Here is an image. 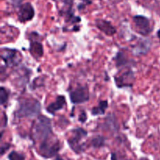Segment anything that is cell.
Wrapping results in <instances>:
<instances>
[{
	"label": "cell",
	"mask_w": 160,
	"mask_h": 160,
	"mask_svg": "<svg viewBox=\"0 0 160 160\" xmlns=\"http://www.w3.org/2000/svg\"><path fill=\"white\" fill-rule=\"evenodd\" d=\"M52 136L51 120L45 116H39L34 127V138L35 140L43 141L50 138Z\"/></svg>",
	"instance_id": "1"
},
{
	"label": "cell",
	"mask_w": 160,
	"mask_h": 160,
	"mask_svg": "<svg viewBox=\"0 0 160 160\" xmlns=\"http://www.w3.org/2000/svg\"><path fill=\"white\" fill-rule=\"evenodd\" d=\"M41 112V104L38 100L34 98L21 99L20 101V107L16 112L17 118L23 117H34L38 115Z\"/></svg>",
	"instance_id": "2"
},
{
	"label": "cell",
	"mask_w": 160,
	"mask_h": 160,
	"mask_svg": "<svg viewBox=\"0 0 160 160\" xmlns=\"http://www.w3.org/2000/svg\"><path fill=\"white\" fill-rule=\"evenodd\" d=\"M52 138L40 142L39 145L38 153L45 159L54 157L61 148V144L57 138L52 139Z\"/></svg>",
	"instance_id": "3"
},
{
	"label": "cell",
	"mask_w": 160,
	"mask_h": 160,
	"mask_svg": "<svg viewBox=\"0 0 160 160\" xmlns=\"http://www.w3.org/2000/svg\"><path fill=\"white\" fill-rule=\"evenodd\" d=\"M71 133V136L67 139V142L71 149L77 154H80L84 150V144L82 141L87 137L88 132L82 128H78L72 130Z\"/></svg>",
	"instance_id": "4"
},
{
	"label": "cell",
	"mask_w": 160,
	"mask_h": 160,
	"mask_svg": "<svg viewBox=\"0 0 160 160\" xmlns=\"http://www.w3.org/2000/svg\"><path fill=\"white\" fill-rule=\"evenodd\" d=\"M133 20L137 28V32L142 35H148L152 31L153 27L147 17L142 15H136L133 17Z\"/></svg>",
	"instance_id": "5"
},
{
	"label": "cell",
	"mask_w": 160,
	"mask_h": 160,
	"mask_svg": "<svg viewBox=\"0 0 160 160\" xmlns=\"http://www.w3.org/2000/svg\"><path fill=\"white\" fill-rule=\"evenodd\" d=\"M1 58L4 61L6 67H15L19 64L21 56L17 50L3 48L2 50Z\"/></svg>",
	"instance_id": "6"
},
{
	"label": "cell",
	"mask_w": 160,
	"mask_h": 160,
	"mask_svg": "<svg viewBox=\"0 0 160 160\" xmlns=\"http://www.w3.org/2000/svg\"><path fill=\"white\" fill-rule=\"evenodd\" d=\"M70 101L73 104H81L89 99V91L87 86H81L78 87L70 92Z\"/></svg>",
	"instance_id": "7"
},
{
	"label": "cell",
	"mask_w": 160,
	"mask_h": 160,
	"mask_svg": "<svg viewBox=\"0 0 160 160\" xmlns=\"http://www.w3.org/2000/svg\"><path fill=\"white\" fill-rule=\"evenodd\" d=\"M34 17V9L30 2H26L20 6L18 12V20L21 23L30 21Z\"/></svg>",
	"instance_id": "8"
},
{
	"label": "cell",
	"mask_w": 160,
	"mask_h": 160,
	"mask_svg": "<svg viewBox=\"0 0 160 160\" xmlns=\"http://www.w3.org/2000/svg\"><path fill=\"white\" fill-rule=\"evenodd\" d=\"M134 81V72L131 70H127L120 76L116 77L115 82L118 88H121L123 87H131Z\"/></svg>",
	"instance_id": "9"
},
{
	"label": "cell",
	"mask_w": 160,
	"mask_h": 160,
	"mask_svg": "<svg viewBox=\"0 0 160 160\" xmlns=\"http://www.w3.org/2000/svg\"><path fill=\"white\" fill-rule=\"evenodd\" d=\"M95 25L102 32H103L108 36H112L113 34H115L116 31H117L116 28L108 20H102V19H97L95 20Z\"/></svg>",
	"instance_id": "10"
},
{
	"label": "cell",
	"mask_w": 160,
	"mask_h": 160,
	"mask_svg": "<svg viewBox=\"0 0 160 160\" xmlns=\"http://www.w3.org/2000/svg\"><path fill=\"white\" fill-rule=\"evenodd\" d=\"M66 104V98L64 95H59L56 98V101L50 103L48 106L46 107V110L48 113L54 115L55 112L57 111L60 110L63 108V106Z\"/></svg>",
	"instance_id": "11"
},
{
	"label": "cell",
	"mask_w": 160,
	"mask_h": 160,
	"mask_svg": "<svg viewBox=\"0 0 160 160\" xmlns=\"http://www.w3.org/2000/svg\"><path fill=\"white\" fill-rule=\"evenodd\" d=\"M30 52L35 57H42L43 56V47L42 43L37 41H32L30 45Z\"/></svg>",
	"instance_id": "12"
},
{
	"label": "cell",
	"mask_w": 160,
	"mask_h": 160,
	"mask_svg": "<svg viewBox=\"0 0 160 160\" xmlns=\"http://www.w3.org/2000/svg\"><path fill=\"white\" fill-rule=\"evenodd\" d=\"M108 108V101L107 100H104V101H101L98 105L95 107H94L92 109V114L93 116H98V115H103L106 112V109Z\"/></svg>",
	"instance_id": "13"
},
{
	"label": "cell",
	"mask_w": 160,
	"mask_h": 160,
	"mask_svg": "<svg viewBox=\"0 0 160 160\" xmlns=\"http://www.w3.org/2000/svg\"><path fill=\"white\" fill-rule=\"evenodd\" d=\"M116 65L117 67H121L123 66H127L128 64L131 63L129 60L128 59V58L125 56V55L123 54V52H119L117 55V57H116Z\"/></svg>",
	"instance_id": "14"
},
{
	"label": "cell",
	"mask_w": 160,
	"mask_h": 160,
	"mask_svg": "<svg viewBox=\"0 0 160 160\" xmlns=\"http://www.w3.org/2000/svg\"><path fill=\"white\" fill-rule=\"evenodd\" d=\"M105 142H106V138L102 136H97V137L93 138L91 140V145L95 148H101V147L104 146Z\"/></svg>",
	"instance_id": "15"
},
{
	"label": "cell",
	"mask_w": 160,
	"mask_h": 160,
	"mask_svg": "<svg viewBox=\"0 0 160 160\" xmlns=\"http://www.w3.org/2000/svg\"><path fill=\"white\" fill-rule=\"evenodd\" d=\"M9 96V92L7 89L5 88L4 87H1L0 88V101H1L2 106H4L8 102Z\"/></svg>",
	"instance_id": "16"
},
{
	"label": "cell",
	"mask_w": 160,
	"mask_h": 160,
	"mask_svg": "<svg viewBox=\"0 0 160 160\" xmlns=\"http://www.w3.org/2000/svg\"><path fill=\"white\" fill-rule=\"evenodd\" d=\"M9 160H25V156L21 153H19L16 151L11 152L8 156Z\"/></svg>",
	"instance_id": "17"
},
{
	"label": "cell",
	"mask_w": 160,
	"mask_h": 160,
	"mask_svg": "<svg viewBox=\"0 0 160 160\" xmlns=\"http://www.w3.org/2000/svg\"><path fill=\"white\" fill-rule=\"evenodd\" d=\"M111 160H132V159H128V158L125 157L124 156H122V155L119 154V153L112 152V154H111Z\"/></svg>",
	"instance_id": "18"
},
{
	"label": "cell",
	"mask_w": 160,
	"mask_h": 160,
	"mask_svg": "<svg viewBox=\"0 0 160 160\" xmlns=\"http://www.w3.org/2000/svg\"><path fill=\"white\" fill-rule=\"evenodd\" d=\"M9 147H10V145H9V144H7V143L5 144V145H2V147H1V155L2 156L4 154L5 152L7 151V150L9 149Z\"/></svg>",
	"instance_id": "19"
},
{
	"label": "cell",
	"mask_w": 160,
	"mask_h": 160,
	"mask_svg": "<svg viewBox=\"0 0 160 160\" xmlns=\"http://www.w3.org/2000/svg\"><path fill=\"white\" fill-rule=\"evenodd\" d=\"M87 120V115H86L85 112L84 111H82L81 112V115L79 117V121H81V123H84Z\"/></svg>",
	"instance_id": "20"
},
{
	"label": "cell",
	"mask_w": 160,
	"mask_h": 160,
	"mask_svg": "<svg viewBox=\"0 0 160 160\" xmlns=\"http://www.w3.org/2000/svg\"><path fill=\"white\" fill-rule=\"evenodd\" d=\"M82 1L84 2V3H85V4H88V3H91L90 0H82Z\"/></svg>",
	"instance_id": "21"
},
{
	"label": "cell",
	"mask_w": 160,
	"mask_h": 160,
	"mask_svg": "<svg viewBox=\"0 0 160 160\" xmlns=\"http://www.w3.org/2000/svg\"><path fill=\"white\" fill-rule=\"evenodd\" d=\"M157 36H158V38L159 39V42H160V29L157 31Z\"/></svg>",
	"instance_id": "22"
},
{
	"label": "cell",
	"mask_w": 160,
	"mask_h": 160,
	"mask_svg": "<svg viewBox=\"0 0 160 160\" xmlns=\"http://www.w3.org/2000/svg\"><path fill=\"white\" fill-rule=\"evenodd\" d=\"M55 160H63V159H61L60 157H57V158H56V159H55Z\"/></svg>",
	"instance_id": "23"
},
{
	"label": "cell",
	"mask_w": 160,
	"mask_h": 160,
	"mask_svg": "<svg viewBox=\"0 0 160 160\" xmlns=\"http://www.w3.org/2000/svg\"><path fill=\"white\" fill-rule=\"evenodd\" d=\"M14 2H16V1H19V0H13Z\"/></svg>",
	"instance_id": "24"
}]
</instances>
